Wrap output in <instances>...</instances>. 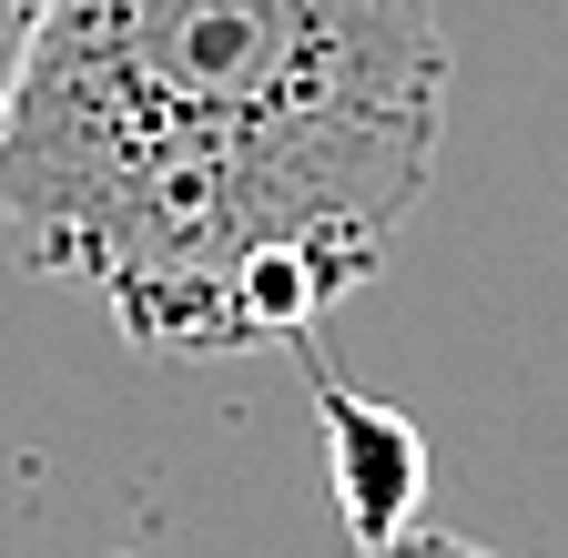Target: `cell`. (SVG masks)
Here are the masks:
<instances>
[{
	"instance_id": "277c9868",
	"label": "cell",
	"mask_w": 568,
	"mask_h": 558,
	"mask_svg": "<svg viewBox=\"0 0 568 558\" xmlns=\"http://www.w3.org/2000/svg\"><path fill=\"white\" fill-rule=\"evenodd\" d=\"M355 558H497V548L447 538V528H406V538H386V548H355Z\"/></svg>"
},
{
	"instance_id": "3957f363",
	"label": "cell",
	"mask_w": 568,
	"mask_h": 558,
	"mask_svg": "<svg viewBox=\"0 0 568 558\" xmlns=\"http://www.w3.org/2000/svg\"><path fill=\"white\" fill-rule=\"evenodd\" d=\"M41 11H51V0H0V112H11V92H21V61L41 41Z\"/></svg>"
},
{
	"instance_id": "6da1fadb",
	"label": "cell",
	"mask_w": 568,
	"mask_h": 558,
	"mask_svg": "<svg viewBox=\"0 0 568 558\" xmlns=\"http://www.w3.org/2000/svg\"><path fill=\"white\" fill-rule=\"evenodd\" d=\"M437 143V0H51L0 224L142 356H264L386 274Z\"/></svg>"
},
{
	"instance_id": "7a4b0ae2",
	"label": "cell",
	"mask_w": 568,
	"mask_h": 558,
	"mask_svg": "<svg viewBox=\"0 0 568 558\" xmlns=\"http://www.w3.org/2000/svg\"><path fill=\"white\" fill-rule=\"evenodd\" d=\"M315 427H325V477H335V508L355 548H386L416 528L426 498V437L416 416L386 396H355V386H315Z\"/></svg>"
}]
</instances>
